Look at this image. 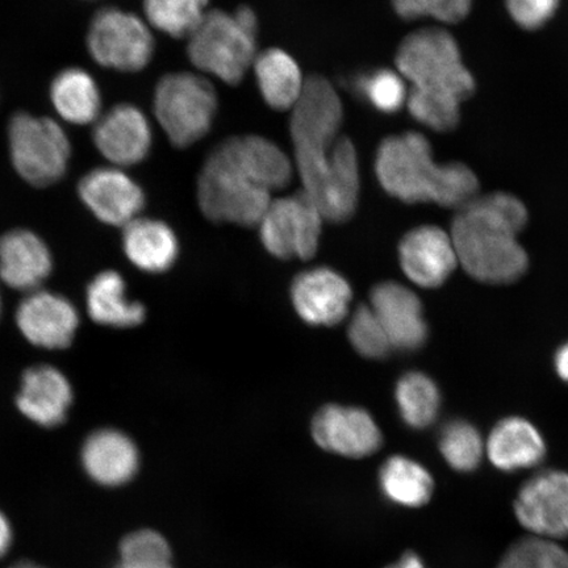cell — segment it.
Listing matches in <instances>:
<instances>
[{"instance_id":"10","label":"cell","mask_w":568,"mask_h":568,"mask_svg":"<svg viewBox=\"0 0 568 568\" xmlns=\"http://www.w3.org/2000/svg\"><path fill=\"white\" fill-rule=\"evenodd\" d=\"M324 222L322 213L303 191L273 199L258 224L261 241L276 258L310 260L317 252Z\"/></svg>"},{"instance_id":"31","label":"cell","mask_w":568,"mask_h":568,"mask_svg":"<svg viewBox=\"0 0 568 568\" xmlns=\"http://www.w3.org/2000/svg\"><path fill=\"white\" fill-rule=\"evenodd\" d=\"M496 568H568V550L560 542L525 536L508 546Z\"/></svg>"},{"instance_id":"17","label":"cell","mask_w":568,"mask_h":568,"mask_svg":"<svg viewBox=\"0 0 568 568\" xmlns=\"http://www.w3.org/2000/svg\"><path fill=\"white\" fill-rule=\"evenodd\" d=\"M371 307L393 349L414 352L425 344L428 325L414 291L396 282L381 283L373 290Z\"/></svg>"},{"instance_id":"32","label":"cell","mask_w":568,"mask_h":568,"mask_svg":"<svg viewBox=\"0 0 568 568\" xmlns=\"http://www.w3.org/2000/svg\"><path fill=\"white\" fill-rule=\"evenodd\" d=\"M357 89L361 95L376 110L385 113L399 111L407 102L406 80L396 71L381 69L359 77Z\"/></svg>"},{"instance_id":"9","label":"cell","mask_w":568,"mask_h":568,"mask_svg":"<svg viewBox=\"0 0 568 568\" xmlns=\"http://www.w3.org/2000/svg\"><path fill=\"white\" fill-rule=\"evenodd\" d=\"M87 48L91 60L103 69L139 73L151 63L155 42L145 19L119 7H104L90 21Z\"/></svg>"},{"instance_id":"7","label":"cell","mask_w":568,"mask_h":568,"mask_svg":"<svg viewBox=\"0 0 568 568\" xmlns=\"http://www.w3.org/2000/svg\"><path fill=\"white\" fill-rule=\"evenodd\" d=\"M7 141L13 170L30 186H53L67 175L73 148L59 119L27 111L13 113Z\"/></svg>"},{"instance_id":"6","label":"cell","mask_w":568,"mask_h":568,"mask_svg":"<svg viewBox=\"0 0 568 568\" xmlns=\"http://www.w3.org/2000/svg\"><path fill=\"white\" fill-rule=\"evenodd\" d=\"M257 34L258 20L248 7L209 10L189 38L187 55L197 70L236 87L257 57Z\"/></svg>"},{"instance_id":"3","label":"cell","mask_w":568,"mask_h":568,"mask_svg":"<svg viewBox=\"0 0 568 568\" xmlns=\"http://www.w3.org/2000/svg\"><path fill=\"white\" fill-rule=\"evenodd\" d=\"M396 68L410 83L407 104L412 118L433 131H453L459 123L460 104L475 91L456 39L443 28L410 33L397 51Z\"/></svg>"},{"instance_id":"43","label":"cell","mask_w":568,"mask_h":568,"mask_svg":"<svg viewBox=\"0 0 568 568\" xmlns=\"http://www.w3.org/2000/svg\"><path fill=\"white\" fill-rule=\"evenodd\" d=\"M36 568H41V567H39V566H38V567H36Z\"/></svg>"},{"instance_id":"30","label":"cell","mask_w":568,"mask_h":568,"mask_svg":"<svg viewBox=\"0 0 568 568\" xmlns=\"http://www.w3.org/2000/svg\"><path fill=\"white\" fill-rule=\"evenodd\" d=\"M438 447L446 464L460 474L477 470L486 453L479 430L465 420L447 423L439 433Z\"/></svg>"},{"instance_id":"24","label":"cell","mask_w":568,"mask_h":568,"mask_svg":"<svg viewBox=\"0 0 568 568\" xmlns=\"http://www.w3.org/2000/svg\"><path fill=\"white\" fill-rule=\"evenodd\" d=\"M123 248L132 265L145 273H163L175 264L180 244L161 220L138 217L123 229Z\"/></svg>"},{"instance_id":"8","label":"cell","mask_w":568,"mask_h":568,"mask_svg":"<svg viewBox=\"0 0 568 568\" xmlns=\"http://www.w3.org/2000/svg\"><path fill=\"white\" fill-rule=\"evenodd\" d=\"M217 94L209 80L193 73H170L155 84L153 112L163 133L178 149L202 140L212 128Z\"/></svg>"},{"instance_id":"39","label":"cell","mask_w":568,"mask_h":568,"mask_svg":"<svg viewBox=\"0 0 568 568\" xmlns=\"http://www.w3.org/2000/svg\"><path fill=\"white\" fill-rule=\"evenodd\" d=\"M386 568H426V566L420 556H417L414 551H407L395 564Z\"/></svg>"},{"instance_id":"16","label":"cell","mask_w":568,"mask_h":568,"mask_svg":"<svg viewBox=\"0 0 568 568\" xmlns=\"http://www.w3.org/2000/svg\"><path fill=\"white\" fill-rule=\"evenodd\" d=\"M399 258L407 278L424 288L443 286L459 265L450 234L435 225L409 231L399 245Z\"/></svg>"},{"instance_id":"4","label":"cell","mask_w":568,"mask_h":568,"mask_svg":"<svg viewBox=\"0 0 568 568\" xmlns=\"http://www.w3.org/2000/svg\"><path fill=\"white\" fill-rule=\"evenodd\" d=\"M527 223L528 211L520 199L506 193L475 196L458 210L452 224L459 265L481 283L520 280L529 258L517 236Z\"/></svg>"},{"instance_id":"22","label":"cell","mask_w":568,"mask_h":568,"mask_svg":"<svg viewBox=\"0 0 568 568\" xmlns=\"http://www.w3.org/2000/svg\"><path fill=\"white\" fill-rule=\"evenodd\" d=\"M486 454L491 465L503 473L530 470L546 457L545 439L530 422L507 417L489 433Z\"/></svg>"},{"instance_id":"26","label":"cell","mask_w":568,"mask_h":568,"mask_svg":"<svg viewBox=\"0 0 568 568\" xmlns=\"http://www.w3.org/2000/svg\"><path fill=\"white\" fill-rule=\"evenodd\" d=\"M253 65L264 101L276 111L293 110L305 87L301 68L293 57L281 49H267L255 57Z\"/></svg>"},{"instance_id":"25","label":"cell","mask_w":568,"mask_h":568,"mask_svg":"<svg viewBox=\"0 0 568 568\" xmlns=\"http://www.w3.org/2000/svg\"><path fill=\"white\" fill-rule=\"evenodd\" d=\"M87 304L92 322L112 328H132L144 322L146 315L144 305L128 300L123 276L112 270L91 281Z\"/></svg>"},{"instance_id":"11","label":"cell","mask_w":568,"mask_h":568,"mask_svg":"<svg viewBox=\"0 0 568 568\" xmlns=\"http://www.w3.org/2000/svg\"><path fill=\"white\" fill-rule=\"evenodd\" d=\"M514 515L527 536L562 542L568 538V473L542 470L518 488Z\"/></svg>"},{"instance_id":"29","label":"cell","mask_w":568,"mask_h":568,"mask_svg":"<svg viewBox=\"0 0 568 568\" xmlns=\"http://www.w3.org/2000/svg\"><path fill=\"white\" fill-rule=\"evenodd\" d=\"M207 7L209 0H144V19L152 30L189 39L201 26Z\"/></svg>"},{"instance_id":"2","label":"cell","mask_w":568,"mask_h":568,"mask_svg":"<svg viewBox=\"0 0 568 568\" xmlns=\"http://www.w3.org/2000/svg\"><path fill=\"white\" fill-rule=\"evenodd\" d=\"M293 180V163L266 138L234 136L219 144L197 178V202L215 223L258 225L273 191Z\"/></svg>"},{"instance_id":"37","label":"cell","mask_w":568,"mask_h":568,"mask_svg":"<svg viewBox=\"0 0 568 568\" xmlns=\"http://www.w3.org/2000/svg\"><path fill=\"white\" fill-rule=\"evenodd\" d=\"M554 367L560 379L568 383V343L560 346L554 357Z\"/></svg>"},{"instance_id":"41","label":"cell","mask_w":568,"mask_h":568,"mask_svg":"<svg viewBox=\"0 0 568 568\" xmlns=\"http://www.w3.org/2000/svg\"><path fill=\"white\" fill-rule=\"evenodd\" d=\"M10 568H36V565L32 562H27V560H24V562H19Z\"/></svg>"},{"instance_id":"14","label":"cell","mask_w":568,"mask_h":568,"mask_svg":"<svg viewBox=\"0 0 568 568\" xmlns=\"http://www.w3.org/2000/svg\"><path fill=\"white\" fill-rule=\"evenodd\" d=\"M16 318L28 343L48 351L67 349L80 326V314L73 303L41 288L23 297Z\"/></svg>"},{"instance_id":"23","label":"cell","mask_w":568,"mask_h":568,"mask_svg":"<svg viewBox=\"0 0 568 568\" xmlns=\"http://www.w3.org/2000/svg\"><path fill=\"white\" fill-rule=\"evenodd\" d=\"M49 101L60 122L69 125L92 126L104 111L95 77L80 67L62 69L54 75Z\"/></svg>"},{"instance_id":"20","label":"cell","mask_w":568,"mask_h":568,"mask_svg":"<svg viewBox=\"0 0 568 568\" xmlns=\"http://www.w3.org/2000/svg\"><path fill=\"white\" fill-rule=\"evenodd\" d=\"M52 253L45 241L30 230H12L0 237V282L30 294L51 275Z\"/></svg>"},{"instance_id":"27","label":"cell","mask_w":568,"mask_h":568,"mask_svg":"<svg viewBox=\"0 0 568 568\" xmlns=\"http://www.w3.org/2000/svg\"><path fill=\"white\" fill-rule=\"evenodd\" d=\"M382 494L396 506L422 508L435 494V479L418 462L404 456L388 458L381 467Z\"/></svg>"},{"instance_id":"33","label":"cell","mask_w":568,"mask_h":568,"mask_svg":"<svg viewBox=\"0 0 568 568\" xmlns=\"http://www.w3.org/2000/svg\"><path fill=\"white\" fill-rule=\"evenodd\" d=\"M351 343L362 357L371 359L385 358L393 351L389 341L383 331L378 317L375 316L371 305H362L353 315L349 324Z\"/></svg>"},{"instance_id":"40","label":"cell","mask_w":568,"mask_h":568,"mask_svg":"<svg viewBox=\"0 0 568 568\" xmlns=\"http://www.w3.org/2000/svg\"><path fill=\"white\" fill-rule=\"evenodd\" d=\"M115 568H174L172 564L120 562Z\"/></svg>"},{"instance_id":"13","label":"cell","mask_w":568,"mask_h":568,"mask_svg":"<svg viewBox=\"0 0 568 568\" xmlns=\"http://www.w3.org/2000/svg\"><path fill=\"white\" fill-rule=\"evenodd\" d=\"M91 139L106 165L126 170L146 160L153 144V131L138 105L119 103L103 111L91 126Z\"/></svg>"},{"instance_id":"35","label":"cell","mask_w":568,"mask_h":568,"mask_svg":"<svg viewBox=\"0 0 568 568\" xmlns=\"http://www.w3.org/2000/svg\"><path fill=\"white\" fill-rule=\"evenodd\" d=\"M122 562L170 564L172 550L165 538L154 530H139L120 544Z\"/></svg>"},{"instance_id":"5","label":"cell","mask_w":568,"mask_h":568,"mask_svg":"<svg viewBox=\"0 0 568 568\" xmlns=\"http://www.w3.org/2000/svg\"><path fill=\"white\" fill-rule=\"evenodd\" d=\"M375 173L390 196L408 204L460 209L478 196L479 181L464 163H437L424 134L407 132L381 142Z\"/></svg>"},{"instance_id":"19","label":"cell","mask_w":568,"mask_h":568,"mask_svg":"<svg viewBox=\"0 0 568 568\" xmlns=\"http://www.w3.org/2000/svg\"><path fill=\"white\" fill-rule=\"evenodd\" d=\"M74 394L69 379L53 366L28 368L21 378L17 406L28 420L54 428L67 420Z\"/></svg>"},{"instance_id":"21","label":"cell","mask_w":568,"mask_h":568,"mask_svg":"<svg viewBox=\"0 0 568 568\" xmlns=\"http://www.w3.org/2000/svg\"><path fill=\"white\" fill-rule=\"evenodd\" d=\"M82 464L89 477L99 485L118 487L126 485L138 474L140 454L123 432L101 429L84 442Z\"/></svg>"},{"instance_id":"12","label":"cell","mask_w":568,"mask_h":568,"mask_svg":"<svg viewBox=\"0 0 568 568\" xmlns=\"http://www.w3.org/2000/svg\"><path fill=\"white\" fill-rule=\"evenodd\" d=\"M77 190L84 207L105 225L124 229L145 209L144 190L122 168L91 169L78 182Z\"/></svg>"},{"instance_id":"1","label":"cell","mask_w":568,"mask_h":568,"mask_svg":"<svg viewBox=\"0 0 568 568\" xmlns=\"http://www.w3.org/2000/svg\"><path fill=\"white\" fill-rule=\"evenodd\" d=\"M344 106L325 78L305 80L290 120L297 174L303 193L325 222H347L357 210L361 178L353 142L339 134Z\"/></svg>"},{"instance_id":"34","label":"cell","mask_w":568,"mask_h":568,"mask_svg":"<svg viewBox=\"0 0 568 568\" xmlns=\"http://www.w3.org/2000/svg\"><path fill=\"white\" fill-rule=\"evenodd\" d=\"M403 19L433 18L443 23H458L471 10L473 0H393Z\"/></svg>"},{"instance_id":"15","label":"cell","mask_w":568,"mask_h":568,"mask_svg":"<svg viewBox=\"0 0 568 568\" xmlns=\"http://www.w3.org/2000/svg\"><path fill=\"white\" fill-rule=\"evenodd\" d=\"M312 436L322 449L355 459L372 456L383 443L379 426L368 412L337 404L317 412Z\"/></svg>"},{"instance_id":"42","label":"cell","mask_w":568,"mask_h":568,"mask_svg":"<svg viewBox=\"0 0 568 568\" xmlns=\"http://www.w3.org/2000/svg\"><path fill=\"white\" fill-rule=\"evenodd\" d=\"M2 308H3L2 295H0V317H2Z\"/></svg>"},{"instance_id":"28","label":"cell","mask_w":568,"mask_h":568,"mask_svg":"<svg viewBox=\"0 0 568 568\" xmlns=\"http://www.w3.org/2000/svg\"><path fill=\"white\" fill-rule=\"evenodd\" d=\"M395 399L403 422L410 428H428L442 408V393L436 382L424 373H408L397 382Z\"/></svg>"},{"instance_id":"18","label":"cell","mask_w":568,"mask_h":568,"mask_svg":"<svg viewBox=\"0 0 568 568\" xmlns=\"http://www.w3.org/2000/svg\"><path fill=\"white\" fill-rule=\"evenodd\" d=\"M352 297L349 282L328 267L312 268L297 275L291 287V300L297 315L315 326H333L343 322Z\"/></svg>"},{"instance_id":"36","label":"cell","mask_w":568,"mask_h":568,"mask_svg":"<svg viewBox=\"0 0 568 568\" xmlns=\"http://www.w3.org/2000/svg\"><path fill=\"white\" fill-rule=\"evenodd\" d=\"M509 16L524 30H538L556 13L559 0H506Z\"/></svg>"},{"instance_id":"38","label":"cell","mask_w":568,"mask_h":568,"mask_svg":"<svg viewBox=\"0 0 568 568\" xmlns=\"http://www.w3.org/2000/svg\"><path fill=\"white\" fill-rule=\"evenodd\" d=\"M12 544V530L9 520L0 513V558L9 551Z\"/></svg>"}]
</instances>
